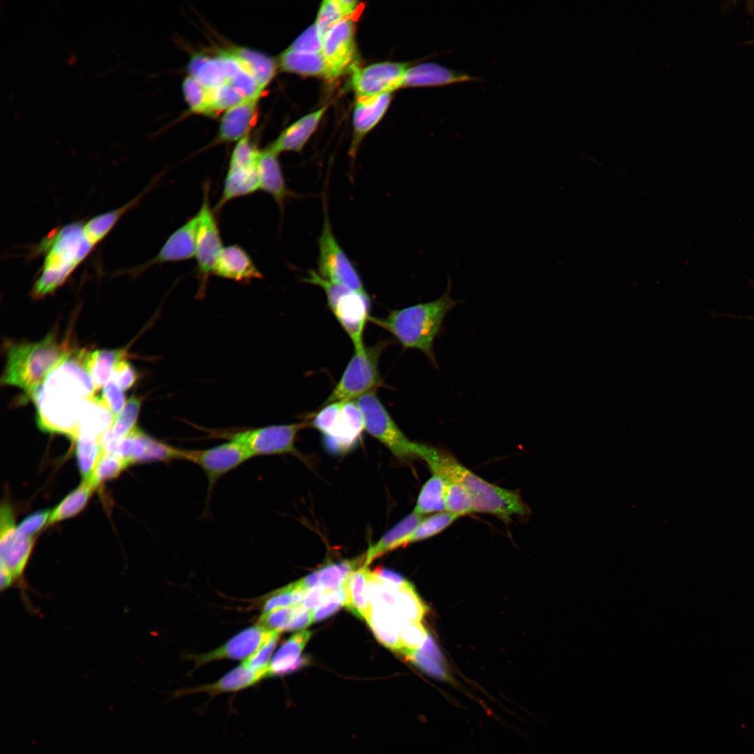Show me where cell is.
Wrapping results in <instances>:
<instances>
[{
	"instance_id": "603a6c76",
	"label": "cell",
	"mask_w": 754,
	"mask_h": 754,
	"mask_svg": "<svg viewBox=\"0 0 754 754\" xmlns=\"http://www.w3.org/2000/svg\"><path fill=\"white\" fill-rule=\"evenodd\" d=\"M34 537H24L17 533L0 539L1 574L16 582L22 578L32 552Z\"/></svg>"
},
{
	"instance_id": "681fc988",
	"label": "cell",
	"mask_w": 754,
	"mask_h": 754,
	"mask_svg": "<svg viewBox=\"0 0 754 754\" xmlns=\"http://www.w3.org/2000/svg\"><path fill=\"white\" fill-rule=\"evenodd\" d=\"M427 635L420 621L405 623L400 630V648L398 652L408 657L420 648Z\"/></svg>"
},
{
	"instance_id": "03108f58",
	"label": "cell",
	"mask_w": 754,
	"mask_h": 754,
	"mask_svg": "<svg viewBox=\"0 0 754 754\" xmlns=\"http://www.w3.org/2000/svg\"><path fill=\"white\" fill-rule=\"evenodd\" d=\"M300 581L303 587L307 591L320 586L318 570L311 572Z\"/></svg>"
},
{
	"instance_id": "f907efd6",
	"label": "cell",
	"mask_w": 754,
	"mask_h": 754,
	"mask_svg": "<svg viewBox=\"0 0 754 754\" xmlns=\"http://www.w3.org/2000/svg\"><path fill=\"white\" fill-rule=\"evenodd\" d=\"M406 658L415 664V665L417 666L420 670H423L430 676L444 681L452 682L451 677L446 671V669L444 667L442 663L433 659L419 651L412 653Z\"/></svg>"
},
{
	"instance_id": "30bf717a",
	"label": "cell",
	"mask_w": 754,
	"mask_h": 754,
	"mask_svg": "<svg viewBox=\"0 0 754 754\" xmlns=\"http://www.w3.org/2000/svg\"><path fill=\"white\" fill-rule=\"evenodd\" d=\"M318 242V273L320 276L332 283L367 293L357 271L332 232L326 209Z\"/></svg>"
},
{
	"instance_id": "9a60e30c",
	"label": "cell",
	"mask_w": 754,
	"mask_h": 754,
	"mask_svg": "<svg viewBox=\"0 0 754 754\" xmlns=\"http://www.w3.org/2000/svg\"><path fill=\"white\" fill-rule=\"evenodd\" d=\"M278 630H271L258 624L245 628L219 648L208 653L195 656V667L221 660H246L254 653Z\"/></svg>"
},
{
	"instance_id": "f6af8a7d",
	"label": "cell",
	"mask_w": 754,
	"mask_h": 754,
	"mask_svg": "<svg viewBox=\"0 0 754 754\" xmlns=\"http://www.w3.org/2000/svg\"><path fill=\"white\" fill-rule=\"evenodd\" d=\"M128 466L119 457L103 452L89 480L96 488L101 483L117 478Z\"/></svg>"
},
{
	"instance_id": "e0dca14e",
	"label": "cell",
	"mask_w": 754,
	"mask_h": 754,
	"mask_svg": "<svg viewBox=\"0 0 754 754\" xmlns=\"http://www.w3.org/2000/svg\"><path fill=\"white\" fill-rule=\"evenodd\" d=\"M267 677L268 670H253L242 663L217 681L195 688L179 690L174 693L173 697L200 693H207L212 697L222 693H235L251 687Z\"/></svg>"
},
{
	"instance_id": "9c48e42d",
	"label": "cell",
	"mask_w": 754,
	"mask_h": 754,
	"mask_svg": "<svg viewBox=\"0 0 754 754\" xmlns=\"http://www.w3.org/2000/svg\"><path fill=\"white\" fill-rule=\"evenodd\" d=\"M385 343L355 350L341 378L323 404L356 399L380 386L378 363Z\"/></svg>"
},
{
	"instance_id": "d6986e66",
	"label": "cell",
	"mask_w": 754,
	"mask_h": 754,
	"mask_svg": "<svg viewBox=\"0 0 754 754\" xmlns=\"http://www.w3.org/2000/svg\"><path fill=\"white\" fill-rule=\"evenodd\" d=\"M363 430V416L355 399L343 401L338 432L324 437L325 445L334 454L346 453L356 445Z\"/></svg>"
},
{
	"instance_id": "bcb514c9",
	"label": "cell",
	"mask_w": 754,
	"mask_h": 754,
	"mask_svg": "<svg viewBox=\"0 0 754 754\" xmlns=\"http://www.w3.org/2000/svg\"><path fill=\"white\" fill-rule=\"evenodd\" d=\"M342 404L343 401H341L323 406L313 418L312 425L320 431L324 437H334L337 435Z\"/></svg>"
},
{
	"instance_id": "83f0119b",
	"label": "cell",
	"mask_w": 754,
	"mask_h": 754,
	"mask_svg": "<svg viewBox=\"0 0 754 754\" xmlns=\"http://www.w3.org/2000/svg\"><path fill=\"white\" fill-rule=\"evenodd\" d=\"M188 70L191 75L208 89L228 84V74L223 50L214 56L195 54L189 61Z\"/></svg>"
},
{
	"instance_id": "ee69618b",
	"label": "cell",
	"mask_w": 754,
	"mask_h": 754,
	"mask_svg": "<svg viewBox=\"0 0 754 754\" xmlns=\"http://www.w3.org/2000/svg\"><path fill=\"white\" fill-rule=\"evenodd\" d=\"M446 482L445 510L459 517L474 512L473 501L466 489L457 482Z\"/></svg>"
},
{
	"instance_id": "52a82bcc",
	"label": "cell",
	"mask_w": 754,
	"mask_h": 754,
	"mask_svg": "<svg viewBox=\"0 0 754 754\" xmlns=\"http://www.w3.org/2000/svg\"><path fill=\"white\" fill-rule=\"evenodd\" d=\"M355 401L363 416L364 429L381 442L397 459L405 461L417 457L424 461L430 446L408 438L392 420L374 391L362 395Z\"/></svg>"
},
{
	"instance_id": "680465c9",
	"label": "cell",
	"mask_w": 754,
	"mask_h": 754,
	"mask_svg": "<svg viewBox=\"0 0 754 754\" xmlns=\"http://www.w3.org/2000/svg\"><path fill=\"white\" fill-rule=\"evenodd\" d=\"M289 47L300 50L321 52V37L315 24L300 35Z\"/></svg>"
},
{
	"instance_id": "7bdbcfd3",
	"label": "cell",
	"mask_w": 754,
	"mask_h": 754,
	"mask_svg": "<svg viewBox=\"0 0 754 754\" xmlns=\"http://www.w3.org/2000/svg\"><path fill=\"white\" fill-rule=\"evenodd\" d=\"M459 516L443 511L422 519L411 535L408 543L434 536L450 526Z\"/></svg>"
},
{
	"instance_id": "7a4b0ae2",
	"label": "cell",
	"mask_w": 754,
	"mask_h": 754,
	"mask_svg": "<svg viewBox=\"0 0 754 754\" xmlns=\"http://www.w3.org/2000/svg\"><path fill=\"white\" fill-rule=\"evenodd\" d=\"M452 283L448 275L445 293L436 300L392 311L385 318L369 320L391 333L405 348L422 352L429 362L438 368L434 343L444 330L447 315L460 302L450 296Z\"/></svg>"
},
{
	"instance_id": "b9f144b4",
	"label": "cell",
	"mask_w": 754,
	"mask_h": 754,
	"mask_svg": "<svg viewBox=\"0 0 754 754\" xmlns=\"http://www.w3.org/2000/svg\"><path fill=\"white\" fill-rule=\"evenodd\" d=\"M396 609L402 621L407 623L420 621L427 608L408 582L398 590Z\"/></svg>"
},
{
	"instance_id": "816d5d0a",
	"label": "cell",
	"mask_w": 754,
	"mask_h": 754,
	"mask_svg": "<svg viewBox=\"0 0 754 754\" xmlns=\"http://www.w3.org/2000/svg\"><path fill=\"white\" fill-rule=\"evenodd\" d=\"M296 588L297 583L295 582L274 591L265 600L263 607V614H267L281 608L295 607Z\"/></svg>"
},
{
	"instance_id": "f546056e",
	"label": "cell",
	"mask_w": 754,
	"mask_h": 754,
	"mask_svg": "<svg viewBox=\"0 0 754 754\" xmlns=\"http://www.w3.org/2000/svg\"><path fill=\"white\" fill-rule=\"evenodd\" d=\"M278 61L283 71L330 79L327 65L320 52L300 50L288 47L280 54Z\"/></svg>"
},
{
	"instance_id": "8fae6325",
	"label": "cell",
	"mask_w": 754,
	"mask_h": 754,
	"mask_svg": "<svg viewBox=\"0 0 754 754\" xmlns=\"http://www.w3.org/2000/svg\"><path fill=\"white\" fill-rule=\"evenodd\" d=\"M209 184H204L203 197L198 217L195 242L196 276L199 281L197 295H205L209 275L222 250L223 244L218 223L209 203Z\"/></svg>"
},
{
	"instance_id": "7402d4cb",
	"label": "cell",
	"mask_w": 754,
	"mask_h": 754,
	"mask_svg": "<svg viewBox=\"0 0 754 754\" xmlns=\"http://www.w3.org/2000/svg\"><path fill=\"white\" fill-rule=\"evenodd\" d=\"M278 154L265 148L258 161L259 189L270 195L281 209L286 200L295 194L286 184Z\"/></svg>"
},
{
	"instance_id": "cb8c5ba5",
	"label": "cell",
	"mask_w": 754,
	"mask_h": 754,
	"mask_svg": "<svg viewBox=\"0 0 754 754\" xmlns=\"http://www.w3.org/2000/svg\"><path fill=\"white\" fill-rule=\"evenodd\" d=\"M391 98V93H387L357 98L353 114L355 140L350 151L352 156H355L361 139L382 119L389 107Z\"/></svg>"
},
{
	"instance_id": "6125c7cd",
	"label": "cell",
	"mask_w": 754,
	"mask_h": 754,
	"mask_svg": "<svg viewBox=\"0 0 754 754\" xmlns=\"http://www.w3.org/2000/svg\"><path fill=\"white\" fill-rule=\"evenodd\" d=\"M373 572L378 579L397 589L403 587L408 582L398 573L381 567L376 568Z\"/></svg>"
},
{
	"instance_id": "4dcf8cb0",
	"label": "cell",
	"mask_w": 754,
	"mask_h": 754,
	"mask_svg": "<svg viewBox=\"0 0 754 754\" xmlns=\"http://www.w3.org/2000/svg\"><path fill=\"white\" fill-rule=\"evenodd\" d=\"M367 623L380 643L398 652L400 648V630L405 623L395 609L372 607Z\"/></svg>"
},
{
	"instance_id": "e575fe53",
	"label": "cell",
	"mask_w": 754,
	"mask_h": 754,
	"mask_svg": "<svg viewBox=\"0 0 754 754\" xmlns=\"http://www.w3.org/2000/svg\"><path fill=\"white\" fill-rule=\"evenodd\" d=\"M137 196L117 209L100 214L82 224L85 239L94 248L110 232L120 218L139 200Z\"/></svg>"
},
{
	"instance_id": "db71d44e",
	"label": "cell",
	"mask_w": 754,
	"mask_h": 754,
	"mask_svg": "<svg viewBox=\"0 0 754 754\" xmlns=\"http://www.w3.org/2000/svg\"><path fill=\"white\" fill-rule=\"evenodd\" d=\"M124 392L111 379L103 387L100 398L114 418L121 412L126 404Z\"/></svg>"
},
{
	"instance_id": "d590c367",
	"label": "cell",
	"mask_w": 754,
	"mask_h": 754,
	"mask_svg": "<svg viewBox=\"0 0 754 754\" xmlns=\"http://www.w3.org/2000/svg\"><path fill=\"white\" fill-rule=\"evenodd\" d=\"M446 484L443 477L433 473L421 488L413 512L423 515L445 510Z\"/></svg>"
},
{
	"instance_id": "91938a15",
	"label": "cell",
	"mask_w": 754,
	"mask_h": 754,
	"mask_svg": "<svg viewBox=\"0 0 754 754\" xmlns=\"http://www.w3.org/2000/svg\"><path fill=\"white\" fill-rule=\"evenodd\" d=\"M313 612L302 605L295 606L291 619L284 631L300 630L309 626L313 622Z\"/></svg>"
},
{
	"instance_id": "9f6ffc18",
	"label": "cell",
	"mask_w": 754,
	"mask_h": 754,
	"mask_svg": "<svg viewBox=\"0 0 754 754\" xmlns=\"http://www.w3.org/2000/svg\"><path fill=\"white\" fill-rule=\"evenodd\" d=\"M295 607L281 608L262 614L258 624L271 630L284 631L291 619Z\"/></svg>"
},
{
	"instance_id": "7c38bea8",
	"label": "cell",
	"mask_w": 754,
	"mask_h": 754,
	"mask_svg": "<svg viewBox=\"0 0 754 754\" xmlns=\"http://www.w3.org/2000/svg\"><path fill=\"white\" fill-rule=\"evenodd\" d=\"M251 459L248 452L238 443L226 441L218 445L200 450H180V460L192 462L202 469L208 481L207 507L212 491L217 481L223 475Z\"/></svg>"
},
{
	"instance_id": "003e7915",
	"label": "cell",
	"mask_w": 754,
	"mask_h": 754,
	"mask_svg": "<svg viewBox=\"0 0 754 754\" xmlns=\"http://www.w3.org/2000/svg\"><path fill=\"white\" fill-rule=\"evenodd\" d=\"M749 43H754V40L749 42Z\"/></svg>"
},
{
	"instance_id": "94428289",
	"label": "cell",
	"mask_w": 754,
	"mask_h": 754,
	"mask_svg": "<svg viewBox=\"0 0 754 754\" xmlns=\"http://www.w3.org/2000/svg\"><path fill=\"white\" fill-rule=\"evenodd\" d=\"M327 591L320 586L308 590L301 605L306 609L313 611L325 603Z\"/></svg>"
},
{
	"instance_id": "11a10c76",
	"label": "cell",
	"mask_w": 754,
	"mask_h": 754,
	"mask_svg": "<svg viewBox=\"0 0 754 754\" xmlns=\"http://www.w3.org/2000/svg\"><path fill=\"white\" fill-rule=\"evenodd\" d=\"M50 513V509H43L29 515L18 524L16 533L24 537H34L47 524Z\"/></svg>"
},
{
	"instance_id": "f35d334b",
	"label": "cell",
	"mask_w": 754,
	"mask_h": 754,
	"mask_svg": "<svg viewBox=\"0 0 754 754\" xmlns=\"http://www.w3.org/2000/svg\"><path fill=\"white\" fill-rule=\"evenodd\" d=\"M358 7V1L350 0H325L318 9L315 25L320 35L339 21L351 17Z\"/></svg>"
},
{
	"instance_id": "c3c4849f",
	"label": "cell",
	"mask_w": 754,
	"mask_h": 754,
	"mask_svg": "<svg viewBox=\"0 0 754 754\" xmlns=\"http://www.w3.org/2000/svg\"><path fill=\"white\" fill-rule=\"evenodd\" d=\"M244 101L245 99L229 84L208 89L207 115L226 110Z\"/></svg>"
},
{
	"instance_id": "f5cc1de1",
	"label": "cell",
	"mask_w": 754,
	"mask_h": 754,
	"mask_svg": "<svg viewBox=\"0 0 754 754\" xmlns=\"http://www.w3.org/2000/svg\"><path fill=\"white\" fill-rule=\"evenodd\" d=\"M280 633H276L254 653L244 660L242 663L253 670H267L270 658L278 642Z\"/></svg>"
},
{
	"instance_id": "277c9868",
	"label": "cell",
	"mask_w": 754,
	"mask_h": 754,
	"mask_svg": "<svg viewBox=\"0 0 754 754\" xmlns=\"http://www.w3.org/2000/svg\"><path fill=\"white\" fill-rule=\"evenodd\" d=\"M72 350L53 333L36 342H10L1 383L17 387L29 397Z\"/></svg>"
},
{
	"instance_id": "484cf974",
	"label": "cell",
	"mask_w": 754,
	"mask_h": 754,
	"mask_svg": "<svg viewBox=\"0 0 754 754\" xmlns=\"http://www.w3.org/2000/svg\"><path fill=\"white\" fill-rule=\"evenodd\" d=\"M258 190H259L258 164L256 165L229 164L222 194L214 209L218 212L232 200L250 195Z\"/></svg>"
},
{
	"instance_id": "74e56055",
	"label": "cell",
	"mask_w": 754,
	"mask_h": 754,
	"mask_svg": "<svg viewBox=\"0 0 754 754\" xmlns=\"http://www.w3.org/2000/svg\"><path fill=\"white\" fill-rule=\"evenodd\" d=\"M74 441L79 472L83 480H89L103 452L101 438L80 434Z\"/></svg>"
},
{
	"instance_id": "be15d7a7",
	"label": "cell",
	"mask_w": 754,
	"mask_h": 754,
	"mask_svg": "<svg viewBox=\"0 0 754 754\" xmlns=\"http://www.w3.org/2000/svg\"><path fill=\"white\" fill-rule=\"evenodd\" d=\"M342 605H343L342 603L335 600L325 603L316 610H313V621H318L329 617L334 614Z\"/></svg>"
},
{
	"instance_id": "8992f818",
	"label": "cell",
	"mask_w": 754,
	"mask_h": 754,
	"mask_svg": "<svg viewBox=\"0 0 754 754\" xmlns=\"http://www.w3.org/2000/svg\"><path fill=\"white\" fill-rule=\"evenodd\" d=\"M304 281L318 286L324 290L330 309L350 339L355 350L364 348V330L370 318L368 294L332 283L313 269L309 271V276L304 278Z\"/></svg>"
},
{
	"instance_id": "836d02e7",
	"label": "cell",
	"mask_w": 754,
	"mask_h": 754,
	"mask_svg": "<svg viewBox=\"0 0 754 754\" xmlns=\"http://www.w3.org/2000/svg\"><path fill=\"white\" fill-rule=\"evenodd\" d=\"M228 50L265 89L273 79L276 70L274 59L261 52L248 47L232 46Z\"/></svg>"
},
{
	"instance_id": "44dd1931",
	"label": "cell",
	"mask_w": 754,
	"mask_h": 754,
	"mask_svg": "<svg viewBox=\"0 0 754 754\" xmlns=\"http://www.w3.org/2000/svg\"><path fill=\"white\" fill-rule=\"evenodd\" d=\"M258 99L245 100L226 110L216 142H235L247 135L257 116Z\"/></svg>"
},
{
	"instance_id": "5b68a950",
	"label": "cell",
	"mask_w": 754,
	"mask_h": 754,
	"mask_svg": "<svg viewBox=\"0 0 754 754\" xmlns=\"http://www.w3.org/2000/svg\"><path fill=\"white\" fill-rule=\"evenodd\" d=\"M82 224L68 223L42 240L38 251L44 254V260L33 287L34 297L40 298L54 292L94 249L84 237Z\"/></svg>"
},
{
	"instance_id": "6da1fadb",
	"label": "cell",
	"mask_w": 754,
	"mask_h": 754,
	"mask_svg": "<svg viewBox=\"0 0 754 754\" xmlns=\"http://www.w3.org/2000/svg\"><path fill=\"white\" fill-rule=\"evenodd\" d=\"M95 391L82 350H72L29 397L36 406L41 429L64 434L74 441L83 410Z\"/></svg>"
},
{
	"instance_id": "e7e4bbea",
	"label": "cell",
	"mask_w": 754,
	"mask_h": 754,
	"mask_svg": "<svg viewBox=\"0 0 754 754\" xmlns=\"http://www.w3.org/2000/svg\"><path fill=\"white\" fill-rule=\"evenodd\" d=\"M421 653L443 663V658L433 639L427 635L420 648L417 650Z\"/></svg>"
},
{
	"instance_id": "ba28073f",
	"label": "cell",
	"mask_w": 754,
	"mask_h": 754,
	"mask_svg": "<svg viewBox=\"0 0 754 754\" xmlns=\"http://www.w3.org/2000/svg\"><path fill=\"white\" fill-rule=\"evenodd\" d=\"M300 422L257 428L204 429L210 438L233 441L240 444L251 458L258 456L295 453V443L299 431L306 426Z\"/></svg>"
},
{
	"instance_id": "7dc6e473",
	"label": "cell",
	"mask_w": 754,
	"mask_h": 754,
	"mask_svg": "<svg viewBox=\"0 0 754 754\" xmlns=\"http://www.w3.org/2000/svg\"><path fill=\"white\" fill-rule=\"evenodd\" d=\"M182 89L191 111L207 115L208 89L191 75L184 80Z\"/></svg>"
},
{
	"instance_id": "1f68e13d",
	"label": "cell",
	"mask_w": 754,
	"mask_h": 754,
	"mask_svg": "<svg viewBox=\"0 0 754 754\" xmlns=\"http://www.w3.org/2000/svg\"><path fill=\"white\" fill-rule=\"evenodd\" d=\"M124 349H103L94 351L82 349V357L96 390L103 387L110 380L113 369L121 360L126 359Z\"/></svg>"
},
{
	"instance_id": "5bb4252c",
	"label": "cell",
	"mask_w": 754,
	"mask_h": 754,
	"mask_svg": "<svg viewBox=\"0 0 754 754\" xmlns=\"http://www.w3.org/2000/svg\"><path fill=\"white\" fill-rule=\"evenodd\" d=\"M408 63L384 61L352 68L350 84L357 98L376 96L401 87Z\"/></svg>"
},
{
	"instance_id": "f1b7e54d",
	"label": "cell",
	"mask_w": 754,
	"mask_h": 754,
	"mask_svg": "<svg viewBox=\"0 0 754 754\" xmlns=\"http://www.w3.org/2000/svg\"><path fill=\"white\" fill-rule=\"evenodd\" d=\"M423 519L422 515L413 511L400 520L365 554L364 565L368 566L374 559L384 554L408 544V540Z\"/></svg>"
},
{
	"instance_id": "2e32d148",
	"label": "cell",
	"mask_w": 754,
	"mask_h": 754,
	"mask_svg": "<svg viewBox=\"0 0 754 754\" xmlns=\"http://www.w3.org/2000/svg\"><path fill=\"white\" fill-rule=\"evenodd\" d=\"M479 77L428 61L409 66L403 77L401 87H443L466 82L481 81Z\"/></svg>"
},
{
	"instance_id": "4316f807",
	"label": "cell",
	"mask_w": 754,
	"mask_h": 754,
	"mask_svg": "<svg viewBox=\"0 0 754 754\" xmlns=\"http://www.w3.org/2000/svg\"><path fill=\"white\" fill-rule=\"evenodd\" d=\"M311 636V632L300 630L286 640L270 660L268 676L283 675L306 665L309 659L300 654Z\"/></svg>"
},
{
	"instance_id": "ab89813d",
	"label": "cell",
	"mask_w": 754,
	"mask_h": 754,
	"mask_svg": "<svg viewBox=\"0 0 754 754\" xmlns=\"http://www.w3.org/2000/svg\"><path fill=\"white\" fill-rule=\"evenodd\" d=\"M141 404L142 399L140 397H131L121 412L114 418L112 426L101 438V443L119 440L134 430L137 427Z\"/></svg>"
},
{
	"instance_id": "60d3db41",
	"label": "cell",
	"mask_w": 754,
	"mask_h": 754,
	"mask_svg": "<svg viewBox=\"0 0 754 754\" xmlns=\"http://www.w3.org/2000/svg\"><path fill=\"white\" fill-rule=\"evenodd\" d=\"M364 560L365 554L355 559L326 564L318 570L320 586L327 591L339 588L345 583L349 574Z\"/></svg>"
},
{
	"instance_id": "6f0895ef",
	"label": "cell",
	"mask_w": 754,
	"mask_h": 754,
	"mask_svg": "<svg viewBox=\"0 0 754 754\" xmlns=\"http://www.w3.org/2000/svg\"><path fill=\"white\" fill-rule=\"evenodd\" d=\"M138 378V371L126 359L115 366L110 378L124 391L133 387Z\"/></svg>"
},
{
	"instance_id": "8d00e7d4",
	"label": "cell",
	"mask_w": 754,
	"mask_h": 754,
	"mask_svg": "<svg viewBox=\"0 0 754 754\" xmlns=\"http://www.w3.org/2000/svg\"><path fill=\"white\" fill-rule=\"evenodd\" d=\"M95 489L89 480H82L76 489L51 510L47 525H52L78 514L86 505Z\"/></svg>"
},
{
	"instance_id": "d4e9b609",
	"label": "cell",
	"mask_w": 754,
	"mask_h": 754,
	"mask_svg": "<svg viewBox=\"0 0 754 754\" xmlns=\"http://www.w3.org/2000/svg\"><path fill=\"white\" fill-rule=\"evenodd\" d=\"M327 106L311 112L285 128L267 148L279 154L283 151H300L316 131Z\"/></svg>"
},
{
	"instance_id": "3957f363",
	"label": "cell",
	"mask_w": 754,
	"mask_h": 754,
	"mask_svg": "<svg viewBox=\"0 0 754 754\" xmlns=\"http://www.w3.org/2000/svg\"><path fill=\"white\" fill-rule=\"evenodd\" d=\"M432 473L462 485L470 494L474 512L495 515L508 522L513 515L530 513L518 491L508 489L482 479L459 463L452 454L431 448L425 461Z\"/></svg>"
},
{
	"instance_id": "ac0fdd59",
	"label": "cell",
	"mask_w": 754,
	"mask_h": 754,
	"mask_svg": "<svg viewBox=\"0 0 754 754\" xmlns=\"http://www.w3.org/2000/svg\"><path fill=\"white\" fill-rule=\"evenodd\" d=\"M214 275L238 282L260 279L258 270L249 253L240 246L232 244L223 247L214 265Z\"/></svg>"
},
{
	"instance_id": "4fadbf2b",
	"label": "cell",
	"mask_w": 754,
	"mask_h": 754,
	"mask_svg": "<svg viewBox=\"0 0 754 754\" xmlns=\"http://www.w3.org/2000/svg\"><path fill=\"white\" fill-rule=\"evenodd\" d=\"M321 52L330 78L337 77L355 66L357 50L355 27L351 17L330 27L321 36Z\"/></svg>"
},
{
	"instance_id": "d6a6232c",
	"label": "cell",
	"mask_w": 754,
	"mask_h": 754,
	"mask_svg": "<svg viewBox=\"0 0 754 754\" xmlns=\"http://www.w3.org/2000/svg\"><path fill=\"white\" fill-rule=\"evenodd\" d=\"M370 572L367 566L364 565L352 571L344 583L347 597L345 606L353 614L367 622L372 609L367 593Z\"/></svg>"
},
{
	"instance_id": "ffe728a7",
	"label": "cell",
	"mask_w": 754,
	"mask_h": 754,
	"mask_svg": "<svg viewBox=\"0 0 754 754\" xmlns=\"http://www.w3.org/2000/svg\"><path fill=\"white\" fill-rule=\"evenodd\" d=\"M198 217L197 213L175 230L156 256L147 265L186 260L195 256Z\"/></svg>"
}]
</instances>
